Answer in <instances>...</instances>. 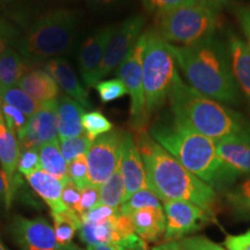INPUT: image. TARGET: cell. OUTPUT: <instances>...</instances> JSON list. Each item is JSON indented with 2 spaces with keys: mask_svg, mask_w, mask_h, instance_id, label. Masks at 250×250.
<instances>
[{
  "mask_svg": "<svg viewBox=\"0 0 250 250\" xmlns=\"http://www.w3.org/2000/svg\"><path fill=\"white\" fill-rule=\"evenodd\" d=\"M45 71L54 78L57 85L64 89L72 100L79 103L83 109H92L93 104L89 102L86 89L81 86L80 81L72 70L70 64L62 58H55L45 64Z\"/></svg>",
  "mask_w": 250,
  "mask_h": 250,
  "instance_id": "20",
  "label": "cell"
},
{
  "mask_svg": "<svg viewBox=\"0 0 250 250\" xmlns=\"http://www.w3.org/2000/svg\"><path fill=\"white\" fill-rule=\"evenodd\" d=\"M39 154L41 169L62 181V183L67 182V162L62 154L58 140L41 146L39 147Z\"/></svg>",
  "mask_w": 250,
  "mask_h": 250,
  "instance_id": "25",
  "label": "cell"
},
{
  "mask_svg": "<svg viewBox=\"0 0 250 250\" xmlns=\"http://www.w3.org/2000/svg\"><path fill=\"white\" fill-rule=\"evenodd\" d=\"M136 235L144 242H158L164 240L166 215L164 208H145L130 215Z\"/></svg>",
  "mask_w": 250,
  "mask_h": 250,
  "instance_id": "21",
  "label": "cell"
},
{
  "mask_svg": "<svg viewBox=\"0 0 250 250\" xmlns=\"http://www.w3.org/2000/svg\"><path fill=\"white\" fill-rule=\"evenodd\" d=\"M195 1L197 4L213 9L215 12H219L221 8L229 4L230 0H195Z\"/></svg>",
  "mask_w": 250,
  "mask_h": 250,
  "instance_id": "47",
  "label": "cell"
},
{
  "mask_svg": "<svg viewBox=\"0 0 250 250\" xmlns=\"http://www.w3.org/2000/svg\"><path fill=\"white\" fill-rule=\"evenodd\" d=\"M189 86L218 102L235 103L239 86L234 79L227 46L215 37L193 45L166 42Z\"/></svg>",
  "mask_w": 250,
  "mask_h": 250,
  "instance_id": "2",
  "label": "cell"
},
{
  "mask_svg": "<svg viewBox=\"0 0 250 250\" xmlns=\"http://www.w3.org/2000/svg\"><path fill=\"white\" fill-rule=\"evenodd\" d=\"M117 213H120V210H117V208H109V206L100 204L96 208H94L93 210L83 213L80 219L81 223H99V221H103L105 219L114 217Z\"/></svg>",
  "mask_w": 250,
  "mask_h": 250,
  "instance_id": "43",
  "label": "cell"
},
{
  "mask_svg": "<svg viewBox=\"0 0 250 250\" xmlns=\"http://www.w3.org/2000/svg\"><path fill=\"white\" fill-rule=\"evenodd\" d=\"M226 46L234 79L247 99L250 110V48L233 31L228 33Z\"/></svg>",
  "mask_w": 250,
  "mask_h": 250,
  "instance_id": "19",
  "label": "cell"
},
{
  "mask_svg": "<svg viewBox=\"0 0 250 250\" xmlns=\"http://www.w3.org/2000/svg\"><path fill=\"white\" fill-rule=\"evenodd\" d=\"M116 27L110 26L100 29L81 45L79 54L80 74L87 88L99 83V71L109 41L114 35Z\"/></svg>",
  "mask_w": 250,
  "mask_h": 250,
  "instance_id": "15",
  "label": "cell"
},
{
  "mask_svg": "<svg viewBox=\"0 0 250 250\" xmlns=\"http://www.w3.org/2000/svg\"><path fill=\"white\" fill-rule=\"evenodd\" d=\"M39 169H41L39 148L21 149L18 165L19 173L27 176V175L34 173V171Z\"/></svg>",
  "mask_w": 250,
  "mask_h": 250,
  "instance_id": "37",
  "label": "cell"
},
{
  "mask_svg": "<svg viewBox=\"0 0 250 250\" xmlns=\"http://www.w3.org/2000/svg\"><path fill=\"white\" fill-rule=\"evenodd\" d=\"M11 230L15 242L22 250H79L76 246L59 245L55 229L44 219L17 217Z\"/></svg>",
  "mask_w": 250,
  "mask_h": 250,
  "instance_id": "12",
  "label": "cell"
},
{
  "mask_svg": "<svg viewBox=\"0 0 250 250\" xmlns=\"http://www.w3.org/2000/svg\"><path fill=\"white\" fill-rule=\"evenodd\" d=\"M0 112H1L2 117L7 127L11 131H13L18 139L21 138L26 126L29 121V117L26 116L23 112L18 110L17 108L12 107V105L7 104V103L0 101Z\"/></svg>",
  "mask_w": 250,
  "mask_h": 250,
  "instance_id": "34",
  "label": "cell"
},
{
  "mask_svg": "<svg viewBox=\"0 0 250 250\" xmlns=\"http://www.w3.org/2000/svg\"><path fill=\"white\" fill-rule=\"evenodd\" d=\"M137 146L145 166L148 188L161 202H189L214 217L218 196L213 188L186 169L145 131L139 132Z\"/></svg>",
  "mask_w": 250,
  "mask_h": 250,
  "instance_id": "1",
  "label": "cell"
},
{
  "mask_svg": "<svg viewBox=\"0 0 250 250\" xmlns=\"http://www.w3.org/2000/svg\"><path fill=\"white\" fill-rule=\"evenodd\" d=\"M227 205L239 218H250V179L225 193Z\"/></svg>",
  "mask_w": 250,
  "mask_h": 250,
  "instance_id": "29",
  "label": "cell"
},
{
  "mask_svg": "<svg viewBox=\"0 0 250 250\" xmlns=\"http://www.w3.org/2000/svg\"><path fill=\"white\" fill-rule=\"evenodd\" d=\"M55 221V234L57 241L62 247L72 246L74 234L81 227V219L76 212L65 210L52 214Z\"/></svg>",
  "mask_w": 250,
  "mask_h": 250,
  "instance_id": "28",
  "label": "cell"
},
{
  "mask_svg": "<svg viewBox=\"0 0 250 250\" xmlns=\"http://www.w3.org/2000/svg\"><path fill=\"white\" fill-rule=\"evenodd\" d=\"M166 215L164 242L180 241L198 232L213 221L214 217L192 203L183 201L162 202Z\"/></svg>",
  "mask_w": 250,
  "mask_h": 250,
  "instance_id": "10",
  "label": "cell"
},
{
  "mask_svg": "<svg viewBox=\"0 0 250 250\" xmlns=\"http://www.w3.org/2000/svg\"><path fill=\"white\" fill-rule=\"evenodd\" d=\"M177 242L187 250H226L223 246L214 243L210 239L202 235L188 236Z\"/></svg>",
  "mask_w": 250,
  "mask_h": 250,
  "instance_id": "41",
  "label": "cell"
},
{
  "mask_svg": "<svg viewBox=\"0 0 250 250\" xmlns=\"http://www.w3.org/2000/svg\"><path fill=\"white\" fill-rule=\"evenodd\" d=\"M218 26V12L193 2L155 15L153 30L165 42L187 46L213 37Z\"/></svg>",
  "mask_w": 250,
  "mask_h": 250,
  "instance_id": "7",
  "label": "cell"
},
{
  "mask_svg": "<svg viewBox=\"0 0 250 250\" xmlns=\"http://www.w3.org/2000/svg\"><path fill=\"white\" fill-rule=\"evenodd\" d=\"M217 153L234 179L250 175V138H228L215 142Z\"/></svg>",
  "mask_w": 250,
  "mask_h": 250,
  "instance_id": "18",
  "label": "cell"
},
{
  "mask_svg": "<svg viewBox=\"0 0 250 250\" xmlns=\"http://www.w3.org/2000/svg\"><path fill=\"white\" fill-rule=\"evenodd\" d=\"M55 140H58L57 101L41 103L39 110L29 117L26 130L19 139L20 147L39 148Z\"/></svg>",
  "mask_w": 250,
  "mask_h": 250,
  "instance_id": "13",
  "label": "cell"
},
{
  "mask_svg": "<svg viewBox=\"0 0 250 250\" xmlns=\"http://www.w3.org/2000/svg\"><path fill=\"white\" fill-rule=\"evenodd\" d=\"M117 0H88V2L93 6H99V7H102V6H108L116 2Z\"/></svg>",
  "mask_w": 250,
  "mask_h": 250,
  "instance_id": "50",
  "label": "cell"
},
{
  "mask_svg": "<svg viewBox=\"0 0 250 250\" xmlns=\"http://www.w3.org/2000/svg\"><path fill=\"white\" fill-rule=\"evenodd\" d=\"M99 190L100 204L120 210V206L123 204L125 198V184L120 164L111 176L99 188Z\"/></svg>",
  "mask_w": 250,
  "mask_h": 250,
  "instance_id": "27",
  "label": "cell"
},
{
  "mask_svg": "<svg viewBox=\"0 0 250 250\" xmlns=\"http://www.w3.org/2000/svg\"><path fill=\"white\" fill-rule=\"evenodd\" d=\"M120 167L125 184L124 202L127 201L134 192L148 188L142 154L132 136L126 132L124 134L123 145H122Z\"/></svg>",
  "mask_w": 250,
  "mask_h": 250,
  "instance_id": "16",
  "label": "cell"
},
{
  "mask_svg": "<svg viewBox=\"0 0 250 250\" xmlns=\"http://www.w3.org/2000/svg\"><path fill=\"white\" fill-rule=\"evenodd\" d=\"M112 123L102 112L89 111L83 116V129L90 139L95 140L98 137L112 130Z\"/></svg>",
  "mask_w": 250,
  "mask_h": 250,
  "instance_id": "32",
  "label": "cell"
},
{
  "mask_svg": "<svg viewBox=\"0 0 250 250\" xmlns=\"http://www.w3.org/2000/svg\"><path fill=\"white\" fill-rule=\"evenodd\" d=\"M2 1H7V0H0V2H2Z\"/></svg>",
  "mask_w": 250,
  "mask_h": 250,
  "instance_id": "52",
  "label": "cell"
},
{
  "mask_svg": "<svg viewBox=\"0 0 250 250\" xmlns=\"http://www.w3.org/2000/svg\"><path fill=\"white\" fill-rule=\"evenodd\" d=\"M68 180L72 181L79 189L90 186L88 165L86 155H80L67 164Z\"/></svg>",
  "mask_w": 250,
  "mask_h": 250,
  "instance_id": "35",
  "label": "cell"
},
{
  "mask_svg": "<svg viewBox=\"0 0 250 250\" xmlns=\"http://www.w3.org/2000/svg\"><path fill=\"white\" fill-rule=\"evenodd\" d=\"M83 108L70 96L62 95L57 100V130L59 142L83 133Z\"/></svg>",
  "mask_w": 250,
  "mask_h": 250,
  "instance_id": "23",
  "label": "cell"
},
{
  "mask_svg": "<svg viewBox=\"0 0 250 250\" xmlns=\"http://www.w3.org/2000/svg\"><path fill=\"white\" fill-rule=\"evenodd\" d=\"M100 205V190L98 187L90 186L81 189V196L79 206H78L77 214L81 217L83 213L93 210L94 208Z\"/></svg>",
  "mask_w": 250,
  "mask_h": 250,
  "instance_id": "40",
  "label": "cell"
},
{
  "mask_svg": "<svg viewBox=\"0 0 250 250\" xmlns=\"http://www.w3.org/2000/svg\"><path fill=\"white\" fill-rule=\"evenodd\" d=\"M17 86L40 103L57 101L59 96V86L54 78L40 68L24 73Z\"/></svg>",
  "mask_w": 250,
  "mask_h": 250,
  "instance_id": "22",
  "label": "cell"
},
{
  "mask_svg": "<svg viewBox=\"0 0 250 250\" xmlns=\"http://www.w3.org/2000/svg\"><path fill=\"white\" fill-rule=\"evenodd\" d=\"M0 101L17 108L18 110L23 112L28 117L35 114L41 105L40 102L31 99L19 86L11 87V88L6 89L4 93L0 94Z\"/></svg>",
  "mask_w": 250,
  "mask_h": 250,
  "instance_id": "30",
  "label": "cell"
},
{
  "mask_svg": "<svg viewBox=\"0 0 250 250\" xmlns=\"http://www.w3.org/2000/svg\"><path fill=\"white\" fill-rule=\"evenodd\" d=\"M26 179L37 195L48 204L52 214L67 210L62 202V191L64 187L62 181L42 169L27 175Z\"/></svg>",
  "mask_w": 250,
  "mask_h": 250,
  "instance_id": "24",
  "label": "cell"
},
{
  "mask_svg": "<svg viewBox=\"0 0 250 250\" xmlns=\"http://www.w3.org/2000/svg\"><path fill=\"white\" fill-rule=\"evenodd\" d=\"M146 45V31L143 33L131 51L120 66L116 74L124 83L131 99V122L133 127L143 132L145 127L144 120V89H143V57Z\"/></svg>",
  "mask_w": 250,
  "mask_h": 250,
  "instance_id": "8",
  "label": "cell"
},
{
  "mask_svg": "<svg viewBox=\"0 0 250 250\" xmlns=\"http://www.w3.org/2000/svg\"><path fill=\"white\" fill-rule=\"evenodd\" d=\"M94 140L90 139L86 133L80 134V136L73 137V138L64 139L59 142L62 154L66 162H71L72 160L80 155H86L89 151Z\"/></svg>",
  "mask_w": 250,
  "mask_h": 250,
  "instance_id": "33",
  "label": "cell"
},
{
  "mask_svg": "<svg viewBox=\"0 0 250 250\" xmlns=\"http://www.w3.org/2000/svg\"><path fill=\"white\" fill-rule=\"evenodd\" d=\"M161 201L149 188L134 192L127 201L120 206V213L130 215L133 212L145 208H161Z\"/></svg>",
  "mask_w": 250,
  "mask_h": 250,
  "instance_id": "31",
  "label": "cell"
},
{
  "mask_svg": "<svg viewBox=\"0 0 250 250\" xmlns=\"http://www.w3.org/2000/svg\"><path fill=\"white\" fill-rule=\"evenodd\" d=\"M179 72L175 59L164 40L154 30H146V45L143 57L144 120L147 123L169 96Z\"/></svg>",
  "mask_w": 250,
  "mask_h": 250,
  "instance_id": "6",
  "label": "cell"
},
{
  "mask_svg": "<svg viewBox=\"0 0 250 250\" xmlns=\"http://www.w3.org/2000/svg\"><path fill=\"white\" fill-rule=\"evenodd\" d=\"M196 2L195 0H143L144 7L149 13L159 15L171 9Z\"/></svg>",
  "mask_w": 250,
  "mask_h": 250,
  "instance_id": "39",
  "label": "cell"
},
{
  "mask_svg": "<svg viewBox=\"0 0 250 250\" xmlns=\"http://www.w3.org/2000/svg\"><path fill=\"white\" fill-rule=\"evenodd\" d=\"M21 147L18 137L6 125L4 117L0 112V167L4 171L6 183H7V195H6V208L12 205L15 191L18 189V165L20 158Z\"/></svg>",
  "mask_w": 250,
  "mask_h": 250,
  "instance_id": "17",
  "label": "cell"
},
{
  "mask_svg": "<svg viewBox=\"0 0 250 250\" xmlns=\"http://www.w3.org/2000/svg\"><path fill=\"white\" fill-rule=\"evenodd\" d=\"M144 24L145 18L143 15H134L116 27L103 56L99 71V83L122 64L142 35Z\"/></svg>",
  "mask_w": 250,
  "mask_h": 250,
  "instance_id": "11",
  "label": "cell"
},
{
  "mask_svg": "<svg viewBox=\"0 0 250 250\" xmlns=\"http://www.w3.org/2000/svg\"><path fill=\"white\" fill-rule=\"evenodd\" d=\"M134 230L129 215L121 213L99 223H81L79 236L88 246H104L120 242L133 235Z\"/></svg>",
  "mask_w": 250,
  "mask_h": 250,
  "instance_id": "14",
  "label": "cell"
},
{
  "mask_svg": "<svg viewBox=\"0 0 250 250\" xmlns=\"http://www.w3.org/2000/svg\"><path fill=\"white\" fill-rule=\"evenodd\" d=\"M152 250H187L183 248L177 241H168L162 242L160 245H156L152 248Z\"/></svg>",
  "mask_w": 250,
  "mask_h": 250,
  "instance_id": "48",
  "label": "cell"
},
{
  "mask_svg": "<svg viewBox=\"0 0 250 250\" xmlns=\"http://www.w3.org/2000/svg\"><path fill=\"white\" fill-rule=\"evenodd\" d=\"M95 89L103 103L112 102L115 100L123 98L125 94H127L124 83L120 79L100 81L96 83Z\"/></svg>",
  "mask_w": 250,
  "mask_h": 250,
  "instance_id": "36",
  "label": "cell"
},
{
  "mask_svg": "<svg viewBox=\"0 0 250 250\" xmlns=\"http://www.w3.org/2000/svg\"><path fill=\"white\" fill-rule=\"evenodd\" d=\"M17 29L12 24H9L7 21L0 19V57L6 49L11 48V45L17 41Z\"/></svg>",
  "mask_w": 250,
  "mask_h": 250,
  "instance_id": "45",
  "label": "cell"
},
{
  "mask_svg": "<svg viewBox=\"0 0 250 250\" xmlns=\"http://www.w3.org/2000/svg\"><path fill=\"white\" fill-rule=\"evenodd\" d=\"M6 195H7V183H6L4 171L0 167V204L6 202Z\"/></svg>",
  "mask_w": 250,
  "mask_h": 250,
  "instance_id": "49",
  "label": "cell"
},
{
  "mask_svg": "<svg viewBox=\"0 0 250 250\" xmlns=\"http://www.w3.org/2000/svg\"><path fill=\"white\" fill-rule=\"evenodd\" d=\"M77 14L72 9H57L43 15L19 41V54L35 62L62 55L73 44Z\"/></svg>",
  "mask_w": 250,
  "mask_h": 250,
  "instance_id": "5",
  "label": "cell"
},
{
  "mask_svg": "<svg viewBox=\"0 0 250 250\" xmlns=\"http://www.w3.org/2000/svg\"><path fill=\"white\" fill-rule=\"evenodd\" d=\"M125 132L111 130L94 140L86 159L90 184L100 188L111 176L121 160Z\"/></svg>",
  "mask_w": 250,
  "mask_h": 250,
  "instance_id": "9",
  "label": "cell"
},
{
  "mask_svg": "<svg viewBox=\"0 0 250 250\" xmlns=\"http://www.w3.org/2000/svg\"><path fill=\"white\" fill-rule=\"evenodd\" d=\"M233 9V13L239 21L243 35L246 36L247 44L250 48V5L235 4L230 6Z\"/></svg>",
  "mask_w": 250,
  "mask_h": 250,
  "instance_id": "44",
  "label": "cell"
},
{
  "mask_svg": "<svg viewBox=\"0 0 250 250\" xmlns=\"http://www.w3.org/2000/svg\"><path fill=\"white\" fill-rule=\"evenodd\" d=\"M223 247L226 250H250V229L239 235H227Z\"/></svg>",
  "mask_w": 250,
  "mask_h": 250,
  "instance_id": "46",
  "label": "cell"
},
{
  "mask_svg": "<svg viewBox=\"0 0 250 250\" xmlns=\"http://www.w3.org/2000/svg\"><path fill=\"white\" fill-rule=\"evenodd\" d=\"M80 196L81 189H79L72 181L68 180L67 182L64 183L62 191V202L67 210H71L77 213L78 206H79L80 202Z\"/></svg>",
  "mask_w": 250,
  "mask_h": 250,
  "instance_id": "42",
  "label": "cell"
},
{
  "mask_svg": "<svg viewBox=\"0 0 250 250\" xmlns=\"http://www.w3.org/2000/svg\"><path fill=\"white\" fill-rule=\"evenodd\" d=\"M173 118L187 129L219 142L228 138H250V125L239 112L203 95L175 78L169 93Z\"/></svg>",
  "mask_w": 250,
  "mask_h": 250,
  "instance_id": "3",
  "label": "cell"
},
{
  "mask_svg": "<svg viewBox=\"0 0 250 250\" xmlns=\"http://www.w3.org/2000/svg\"><path fill=\"white\" fill-rule=\"evenodd\" d=\"M0 250H9V249H7V248H6V247H5V245H4V243H2V242H1V240H0Z\"/></svg>",
  "mask_w": 250,
  "mask_h": 250,
  "instance_id": "51",
  "label": "cell"
},
{
  "mask_svg": "<svg viewBox=\"0 0 250 250\" xmlns=\"http://www.w3.org/2000/svg\"><path fill=\"white\" fill-rule=\"evenodd\" d=\"M151 137L181 165L213 189H223L235 179L219 158L215 142L187 129L176 121H165L152 126Z\"/></svg>",
  "mask_w": 250,
  "mask_h": 250,
  "instance_id": "4",
  "label": "cell"
},
{
  "mask_svg": "<svg viewBox=\"0 0 250 250\" xmlns=\"http://www.w3.org/2000/svg\"><path fill=\"white\" fill-rule=\"evenodd\" d=\"M24 71L26 65L22 56L13 48L6 49L0 57V94L17 86L19 80L23 77Z\"/></svg>",
  "mask_w": 250,
  "mask_h": 250,
  "instance_id": "26",
  "label": "cell"
},
{
  "mask_svg": "<svg viewBox=\"0 0 250 250\" xmlns=\"http://www.w3.org/2000/svg\"><path fill=\"white\" fill-rule=\"evenodd\" d=\"M87 250H148L147 243L139 239L136 234L125 237L120 242L104 246H88Z\"/></svg>",
  "mask_w": 250,
  "mask_h": 250,
  "instance_id": "38",
  "label": "cell"
}]
</instances>
